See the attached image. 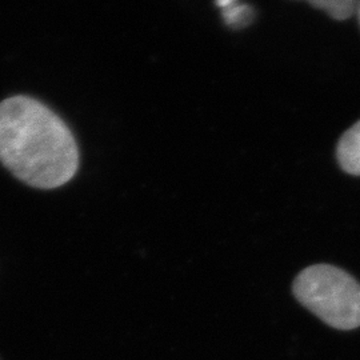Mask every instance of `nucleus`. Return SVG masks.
I'll list each match as a JSON object with an SVG mask.
<instances>
[{"label": "nucleus", "mask_w": 360, "mask_h": 360, "mask_svg": "<svg viewBox=\"0 0 360 360\" xmlns=\"http://www.w3.org/2000/svg\"><path fill=\"white\" fill-rule=\"evenodd\" d=\"M0 162L27 186L53 190L75 176L79 150L67 124L49 107L13 96L0 103Z\"/></svg>", "instance_id": "obj_1"}, {"label": "nucleus", "mask_w": 360, "mask_h": 360, "mask_svg": "<svg viewBox=\"0 0 360 360\" xmlns=\"http://www.w3.org/2000/svg\"><path fill=\"white\" fill-rule=\"evenodd\" d=\"M296 299L338 330L360 327V284L346 271L316 264L302 271L294 283Z\"/></svg>", "instance_id": "obj_2"}, {"label": "nucleus", "mask_w": 360, "mask_h": 360, "mask_svg": "<svg viewBox=\"0 0 360 360\" xmlns=\"http://www.w3.org/2000/svg\"><path fill=\"white\" fill-rule=\"evenodd\" d=\"M336 158L345 172L360 176V120L348 129L338 142Z\"/></svg>", "instance_id": "obj_3"}, {"label": "nucleus", "mask_w": 360, "mask_h": 360, "mask_svg": "<svg viewBox=\"0 0 360 360\" xmlns=\"http://www.w3.org/2000/svg\"><path fill=\"white\" fill-rule=\"evenodd\" d=\"M221 10L224 23L231 28H242L252 22L254 11L247 4H239L238 0H215Z\"/></svg>", "instance_id": "obj_4"}, {"label": "nucleus", "mask_w": 360, "mask_h": 360, "mask_svg": "<svg viewBox=\"0 0 360 360\" xmlns=\"http://www.w3.org/2000/svg\"><path fill=\"white\" fill-rule=\"evenodd\" d=\"M309 4L318 10H323L335 20H346L355 11L359 0H307Z\"/></svg>", "instance_id": "obj_5"}, {"label": "nucleus", "mask_w": 360, "mask_h": 360, "mask_svg": "<svg viewBox=\"0 0 360 360\" xmlns=\"http://www.w3.org/2000/svg\"><path fill=\"white\" fill-rule=\"evenodd\" d=\"M355 13H358V19H359L360 23V0L358 1V6H356V11Z\"/></svg>", "instance_id": "obj_6"}]
</instances>
